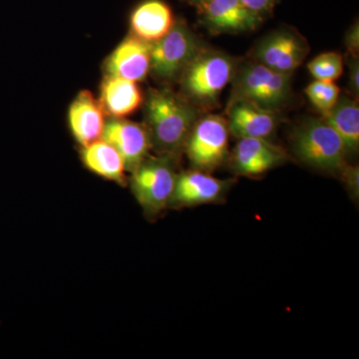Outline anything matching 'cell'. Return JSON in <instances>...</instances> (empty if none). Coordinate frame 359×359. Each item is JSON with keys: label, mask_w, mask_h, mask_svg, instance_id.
I'll return each mask as SVG.
<instances>
[{"label": "cell", "mask_w": 359, "mask_h": 359, "mask_svg": "<svg viewBox=\"0 0 359 359\" xmlns=\"http://www.w3.org/2000/svg\"><path fill=\"white\" fill-rule=\"evenodd\" d=\"M146 128L159 155L176 156L185 149L199 119L195 104L169 89H151L145 103Z\"/></svg>", "instance_id": "cell-1"}, {"label": "cell", "mask_w": 359, "mask_h": 359, "mask_svg": "<svg viewBox=\"0 0 359 359\" xmlns=\"http://www.w3.org/2000/svg\"><path fill=\"white\" fill-rule=\"evenodd\" d=\"M230 101L245 100L280 112L292 100V75L252 60L236 67Z\"/></svg>", "instance_id": "cell-2"}, {"label": "cell", "mask_w": 359, "mask_h": 359, "mask_svg": "<svg viewBox=\"0 0 359 359\" xmlns=\"http://www.w3.org/2000/svg\"><path fill=\"white\" fill-rule=\"evenodd\" d=\"M292 148L297 159L318 171L340 173L347 164L341 139L323 118H309L295 127Z\"/></svg>", "instance_id": "cell-3"}, {"label": "cell", "mask_w": 359, "mask_h": 359, "mask_svg": "<svg viewBox=\"0 0 359 359\" xmlns=\"http://www.w3.org/2000/svg\"><path fill=\"white\" fill-rule=\"evenodd\" d=\"M233 58L224 52L201 49L182 73V85L189 100L212 105L235 73Z\"/></svg>", "instance_id": "cell-4"}, {"label": "cell", "mask_w": 359, "mask_h": 359, "mask_svg": "<svg viewBox=\"0 0 359 359\" xmlns=\"http://www.w3.org/2000/svg\"><path fill=\"white\" fill-rule=\"evenodd\" d=\"M174 157L147 158L132 172V193L148 218H154L170 205L178 176Z\"/></svg>", "instance_id": "cell-5"}, {"label": "cell", "mask_w": 359, "mask_h": 359, "mask_svg": "<svg viewBox=\"0 0 359 359\" xmlns=\"http://www.w3.org/2000/svg\"><path fill=\"white\" fill-rule=\"evenodd\" d=\"M201 49L199 40L190 27L184 21H175L171 30L152 43L150 71L160 79H176Z\"/></svg>", "instance_id": "cell-6"}, {"label": "cell", "mask_w": 359, "mask_h": 359, "mask_svg": "<svg viewBox=\"0 0 359 359\" xmlns=\"http://www.w3.org/2000/svg\"><path fill=\"white\" fill-rule=\"evenodd\" d=\"M228 122L219 115L199 118L186 142L185 149L195 170L209 172L221 166L228 156Z\"/></svg>", "instance_id": "cell-7"}, {"label": "cell", "mask_w": 359, "mask_h": 359, "mask_svg": "<svg viewBox=\"0 0 359 359\" xmlns=\"http://www.w3.org/2000/svg\"><path fill=\"white\" fill-rule=\"evenodd\" d=\"M308 53V44L299 34L290 30H276L257 43L252 52V60L278 72L292 75Z\"/></svg>", "instance_id": "cell-8"}, {"label": "cell", "mask_w": 359, "mask_h": 359, "mask_svg": "<svg viewBox=\"0 0 359 359\" xmlns=\"http://www.w3.org/2000/svg\"><path fill=\"white\" fill-rule=\"evenodd\" d=\"M102 139L120 153L126 171L131 173L147 159L149 151L152 148L150 135L145 125L123 118H113L105 123Z\"/></svg>", "instance_id": "cell-9"}, {"label": "cell", "mask_w": 359, "mask_h": 359, "mask_svg": "<svg viewBox=\"0 0 359 359\" xmlns=\"http://www.w3.org/2000/svg\"><path fill=\"white\" fill-rule=\"evenodd\" d=\"M231 155L233 172L242 176L255 177L285 164L289 159L280 146L264 138L238 139Z\"/></svg>", "instance_id": "cell-10"}, {"label": "cell", "mask_w": 359, "mask_h": 359, "mask_svg": "<svg viewBox=\"0 0 359 359\" xmlns=\"http://www.w3.org/2000/svg\"><path fill=\"white\" fill-rule=\"evenodd\" d=\"M231 185L230 180L215 178L199 170L178 174L170 205L194 207L219 202Z\"/></svg>", "instance_id": "cell-11"}, {"label": "cell", "mask_w": 359, "mask_h": 359, "mask_svg": "<svg viewBox=\"0 0 359 359\" xmlns=\"http://www.w3.org/2000/svg\"><path fill=\"white\" fill-rule=\"evenodd\" d=\"M152 43L131 35L123 40L105 63L107 75L130 81H143L151 70Z\"/></svg>", "instance_id": "cell-12"}, {"label": "cell", "mask_w": 359, "mask_h": 359, "mask_svg": "<svg viewBox=\"0 0 359 359\" xmlns=\"http://www.w3.org/2000/svg\"><path fill=\"white\" fill-rule=\"evenodd\" d=\"M228 113L229 131L237 139H268L280 121L276 111L264 109L245 100L230 101Z\"/></svg>", "instance_id": "cell-13"}, {"label": "cell", "mask_w": 359, "mask_h": 359, "mask_svg": "<svg viewBox=\"0 0 359 359\" xmlns=\"http://www.w3.org/2000/svg\"><path fill=\"white\" fill-rule=\"evenodd\" d=\"M201 15L212 29L221 32L254 30L261 16L252 13L240 0H196Z\"/></svg>", "instance_id": "cell-14"}, {"label": "cell", "mask_w": 359, "mask_h": 359, "mask_svg": "<svg viewBox=\"0 0 359 359\" xmlns=\"http://www.w3.org/2000/svg\"><path fill=\"white\" fill-rule=\"evenodd\" d=\"M105 112L100 101L83 90L75 97L68 111V122L75 140L87 146L102 138Z\"/></svg>", "instance_id": "cell-15"}, {"label": "cell", "mask_w": 359, "mask_h": 359, "mask_svg": "<svg viewBox=\"0 0 359 359\" xmlns=\"http://www.w3.org/2000/svg\"><path fill=\"white\" fill-rule=\"evenodd\" d=\"M175 23L173 11L162 0H146L134 9L130 18L131 32L145 41H157L171 30Z\"/></svg>", "instance_id": "cell-16"}, {"label": "cell", "mask_w": 359, "mask_h": 359, "mask_svg": "<svg viewBox=\"0 0 359 359\" xmlns=\"http://www.w3.org/2000/svg\"><path fill=\"white\" fill-rule=\"evenodd\" d=\"M144 97L137 82L106 75L100 88V104L104 112L113 118L133 114L143 104Z\"/></svg>", "instance_id": "cell-17"}, {"label": "cell", "mask_w": 359, "mask_h": 359, "mask_svg": "<svg viewBox=\"0 0 359 359\" xmlns=\"http://www.w3.org/2000/svg\"><path fill=\"white\" fill-rule=\"evenodd\" d=\"M81 160L84 166L101 178L126 185V167L120 153L110 143L99 139L89 145L83 146Z\"/></svg>", "instance_id": "cell-18"}, {"label": "cell", "mask_w": 359, "mask_h": 359, "mask_svg": "<svg viewBox=\"0 0 359 359\" xmlns=\"http://www.w3.org/2000/svg\"><path fill=\"white\" fill-rule=\"evenodd\" d=\"M325 121L337 132L344 143L347 157L358 154L359 149L358 100L339 96L332 110L323 115Z\"/></svg>", "instance_id": "cell-19"}, {"label": "cell", "mask_w": 359, "mask_h": 359, "mask_svg": "<svg viewBox=\"0 0 359 359\" xmlns=\"http://www.w3.org/2000/svg\"><path fill=\"white\" fill-rule=\"evenodd\" d=\"M308 69L316 80L334 82L344 72V58L339 52H325L314 57Z\"/></svg>", "instance_id": "cell-20"}, {"label": "cell", "mask_w": 359, "mask_h": 359, "mask_svg": "<svg viewBox=\"0 0 359 359\" xmlns=\"http://www.w3.org/2000/svg\"><path fill=\"white\" fill-rule=\"evenodd\" d=\"M304 92L314 107L320 110L323 115L334 108L340 96L339 87L332 81L314 80Z\"/></svg>", "instance_id": "cell-21"}, {"label": "cell", "mask_w": 359, "mask_h": 359, "mask_svg": "<svg viewBox=\"0 0 359 359\" xmlns=\"http://www.w3.org/2000/svg\"><path fill=\"white\" fill-rule=\"evenodd\" d=\"M342 181L349 195L358 200L359 197V168L354 165L346 164L340 171Z\"/></svg>", "instance_id": "cell-22"}, {"label": "cell", "mask_w": 359, "mask_h": 359, "mask_svg": "<svg viewBox=\"0 0 359 359\" xmlns=\"http://www.w3.org/2000/svg\"><path fill=\"white\" fill-rule=\"evenodd\" d=\"M240 1L245 8L262 18L263 14L271 11L275 0H240Z\"/></svg>", "instance_id": "cell-23"}, {"label": "cell", "mask_w": 359, "mask_h": 359, "mask_svg": "<svg viewBox=\"0 0 359 359\" xmlns=\"http://www.w3.org/2000/svg\"><path fill=\"white\" fill-rule=\"evenodd\" d=\"M349 88L354 95L359 92V63L358 56H349Z\"/></svg>", "instance_id": "cell-24"}, {"label": "cell", "mask_w": 359, "mask_h": 359, "mask_svg": "<svg viewBox=\"0 0 359 359\" xmlns=\"http://www.w3.org/2000/svg\"><path fill=\"white\" fill-rule=\"evenodd\" d=\"M346 45L349 56H358L359 49V27L358 23L353 25V27L346 33Z\"/></svg>", "instance_id": "cell-25"}, {"label": "cell", "mask_w": 359, "mask_h": 359, "mask_svg": "<svg viewBox=\"0 0 359 359\" xmlns=\"http://www.w3.org/2000/svg\"><path fill=\"white\" fill-rule=\"evenodd\" d=\"M194 1H196V0H194Z\"/></svg>", "instance_id": "cell-26"}]
</instances>
